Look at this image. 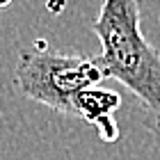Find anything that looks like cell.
I'll return each instance as SVG.
<instances>
[{
  "instance_id": "1",
  "label": "cell",
  "mask_w": 160,
  "mask_h": 160,
  "mask_svg": "<svg viewBox=\"0 0 160 160\" xmlns=\"http://www.w3.org/2000/svg\"><path fill=\"white\" fill-rule=\"evenodd\" d=\"M101 41L98 62L151 110L160 130V50L142 34L137 0H103L92 25Z\"/></svg>"
},
{
  "instance_id": "2",
  "label": "cell",
  "mask_w": 160,
  "mask_h": 160,
  "mask_svg": "<svg viewBox=\"0 0 160 160\" xmlns=\"http://www.w3.org/2000/svg\"><path fill=\"white\" fill-rule=\"evenodd\" d=\"M37 43V48L23 50L18 57V92L60 114L76 117V98L85 89L103 82L108 78L105 69L101 67L96 55H67L46 48V41Z\"/></svg>"
},
{
  "instance_id": "3",
  "label": "cell",
  "mask_w": 160,
  "mask_h": 160,
  "mask_svg": "<svg viewBox=\"0 0 160 160\" xmlns=\"http://www.w3.org/2000/svg\"><path fill=\"white\" fill-rule=\"evenodd\" d=\"M119 108H121V96L117 92L103 89V87H92L76 98V117L85 119L87 123H94L103 142H117L119 126L112 114Z\"/></svg>"
},
{
  "instance_id": "4",
  "label": "cell",
  "mask_w": 160,
  "mask_h": 160,
  "mask_svg": "<svg viewBox=\"0 0 160 160\" xmlns=\"http://www.w3.org/2000/svg\"><path fill=\"white\" fill-rule=\"evenodd\" d=\"M12 0H0V9H5V7H9Z\"/></svg>"
}]
</instances>
